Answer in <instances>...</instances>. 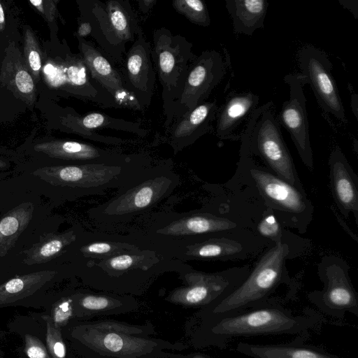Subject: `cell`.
Listing matches in <instances>:
<instances>
[{
	"label": "cell",
	"mask_w": 358,
	"mask_h": 358,
	"mask_svg": "<svg viewBox=\"0 0 358 358\" xmlns=\"http://www.w3.org/2000/svg\"><path fill=\"white\" fill-rule=\"evenodd\" d=\"M180 182L170 160L153 162L119 188L112 198L90 208V218L106 231L120 229L148 214L169 196Z\"/></svg>",
	"instance_id": "obj_1"
},
{
	"label": "cell",
	"mask_w": 358,
	"mask_h": 358,
	"mask_svg": "<svg viewBox=\"0 0 358 358\" xmlns=\"http://www.w3.org/2000/svg\"><path fill=\"white\" fill-rule=\"evenodd\" d=\"M215 316L216 320L209 331L217 345L238 336L302 334L316 325L320 319L310 312L296 315L268 302L241 312Z\"/></svg>",
	"instance_id": "obj_2"
},
{
	"label": "cell",
	"mask_w": 358,
	"mask_h": 358,
	"mask_svg": "<svg viewBox=\"0 0 358 358\" xmlns=\"http://www.w3.org/2000/svg\"><path fill=\"white\" fill-rule=\"evenodd\" d=\"M287 236L269 245L246 279L221 301L213 304L214 315L241 312L267 303L270 296L285 281V263L294 253Z\"/></svg>",
	"instance_id": "obj_3"
},
{
	"label": "cell",
	"mask_w": 358,
	"mask_h": 358,
	"mask_svg": "<svg viewBox=\"0 0 358 358\" xmlns=\"http://www.w3.org/2000/svg\"><path fill=\"white\" fill-rule=\"evenodd\" d=\"M238 169L252 180L266 208L283 227L305 233L313 218L314 206L301 190L256 163L252 156L240 152Z\"/></svg>",
	"instance_id": "obj_4"
},
{
	"label": "cell",
	"mask_w": 358,
	"mask_h": 358,
	"mask_svg": "<svg viewBox=\"0 0 358 358\" xmlns=\"http://www.w3.org/2000/svg\"><path fill=\"white\" fill-rule=\"evenodd\" d=\"M273 109L268 101L253 111L241 134L240 152L259 157L278 177L304 190Z\"/></svg>",
	"instance_id": "obj_5"
},
{
	"label": "cell",
	"mask_w": 358,
	"mask_h": 358,
	"mask_svg": "<svg viewBox=\"0 0 358 358\" xmlns=\"http://www.w3.org/2000/svg\"><path fill=\"white\" fill-rule=\"evenodd\" d=\"M81 16L92 27L91 36L115 64H120L127 43L143 32L129 0H80Z\"/></svg>",
	"instance_id": "obj_6"
},
{
	"label": "cell",
	"mask_w": 358,
	"mask_h": 358,
	"mask_svg": "<svg viewBox=\"0 0 358 358\" xmlns=\"http://www.w3.org/2000/svg\"><path fill=\"white\" fill-rule=\"evenodd\" d=\"M193 44L169 29H156L152 34V58L162 85V99L166 132L173 122V106L178 98L187 71L196 56Z\"/></svg>",
	"instance_id": "obj_7"
},
{
	"label": "cell",
	"mask_w": 358,
	"mask_h": 358,
	"mask_svg": "<svg viewBox=\"0 0 358 358\" xmlns=\"http://www.w3.org/2000/svg\"><path fill=\"white\" fill-rule=\"evenodd\" d=\"M189 266L168 259L150 248L136 249L100 259L81 261V271L90 280L117 282L133 279L145 282L166 271L180 273Z\"/></svg>",
	"instance_id": "obj_8"
},
{
	"label": "cell",
	"mask_w": 358,
	"mask_h": 358,
	"mask_svg": "<svg viewBox=\"0 0 358 358\" xmlns=\"http://www.w3.org/2000/svg\"><path fill=\"white\" fill-rule=\"evenodd\" d=\"M142 328L101 321L73 328V338L97 353L117 358H138L152 352L158 343L143 336Z\"/></svg>",
	"instance_id": "obj_9"
},
{
	"label": "cell",
	"mask_w": 358,
	"mask_h": 358,
	"mask_svg": "<svg viewBox=\"0 0 358 358\" xmlns=\"http://www.w3.org/2000/svg\"><path fill=\"white\" fill-rule=\"evenodd\" d=\"M250 271L248 265L212 273L198 271L189 266L180 273L185 286L173 290L166 299L185 306L213 305L236 289Z\"/></svg>",
	"instance_id": "obj_10"
},
{
	"label": "cell",
	"mask_w": 358,
	"mask_h": 358,
	"mask_svg": "<svg viewBox=\"0 0 358 358\" xmlns=\"http://www.w3.org/2000/svg\"><path fill=\"white\" fill-rule=\"evenodd\" d=\"M271 243L248 228L221 231L206 236L180 250L174 259L234 261L256 256Z\"/></svg>",
	"instance_id": "obj_11"
},
{
	"label": "cell",
	"mask_w": 358,
	"mask_h": 358,
	"mask_svg": "<svg viewBox=\"0 0 358 358\" xmlns=\"http://www.w3.org/2000/svg\"><path fill=\"white\" fill-rule=\"evenodd\" d=\"M318 275L323 288L310 292L309 300L329 315L343 317L349 312L357 316L358 297L347 262L335 255H325L318 264Z\"/></svg>",
	"instance_id": "obj_12"
},
{
	"label": "cell",
	"mask_w": 358,
	"mask_h": 358,
	"mask_svg": "<svg viewBox=\"0 0 358 358\" xmlns=\"http://www.w3.org/2000/svg\"><path fill=\"white\" fill-rule=\"evenodd\" d=\"M225 73L224 62L218 51L206 50L196 56L189 68L181 92L175 101L173 121L206 101Z\"/></svg>",
	"instance_id": "obj_13"
},
{
	"label": "cell",
	"mask_w": 358,
	"mask_h": 358,
	"mask_svg": "<svg viewBox=\"0 0 358 358\" xmlns=\"http://www.w3.org/2000/svg\"><path fill=\"white\" fill-rule=\"evenodd\" d=\"M298 61L301 74L311 87L322 110L345 123L344 107L331 72L333 66L326 54L307 45L299 51Z\"/></svg>",
	"instance_id": "obj_14"
},
{
	"label": "cell",
	"mask_w": 358,
	"mask_h": 358,
	"mask_svg": "<svg viewBox=\"0 0 358 358\" xmlns=\"http://www.w3.org/2000/svg\"><path fill=\"white\" fill-rule=\"evenodd\" d=\"M284 80L289 85V99L283 102L278 120L289 133L301 160L312 171L314 169L313 153L303 89L306 82L301 73L288 74L284 77Z\"/></svg>",
	"instance_id": "obj_15"
},
{
	"label": "cell",
	"mask_w": 358,
	"mask_h": 358,
	"mask_svg": "<svg viewBox=\"0 0 358 358\" xmlns=\"http://www.w3.org/2000/svg\"><path fill=\"white\" fill-rule=\"evenodd\" d=\"M120 71L127 90L144 110L150 106L155 89L156 72L152 58V45L143 32L138 34L126 51Z\"/></svg>",
	"instance_id": "obj_16"
},
{
	"label": "cell",
	"mask_w": 358,
	"mask_h": 358,
	"mask_svg": "<svg viewBox=\"0 0 358 358\" xmlns=\"http://www.w3.org/2000/svg\"><path fill=\"white\" fill-rule=\"evenodd\" d=\"M79 54L92 77L116 101L120 108L142 111L136 99L127 90L115 64L91 41L77 38Z\"/></svg>",
	"instance_id": "obj_17"
},
{
	"label": "cell",
	"mask_w": 358,
	"mask_h": 358,
	"mask_svg": "<svg viewBox=\"0 0 358 358\" xmlns=\"http://www.w3.org/2000/svg\"><path fill=\"white\" fill-rule=\"evenodd\" d=\"M62 123L66 130L80 135L83 138L113 145L127 143V141L111 136L99 135L95 129H110L134 134L145 137L148 131L138 122L110 117L104 113L91 112L80 115L69 112L62 117Z\"/></svg>",
	"instance_id": "obj_18"
},
{
	"label": "cell",
	"mask_w": 358,
	"mask_h": 358,
	"mask_svg": "<svg viewBox=\"0 0 358 358\" xmlns=\"http://www.w3.org/2000/svg\"><path fill=\"white\" fill-rule=\"evenodd\" d=\"M35 150L48 156L71 162V165L118 164L131 159L135 154L101 148L83 142L54 140L37 144Z\"/></svg>",
	"instance_id": "obj_19"
},
{
	"label": "cell",
	"mask_w": 358,
	"mask_h": 358,
	"mask_svg": "<svg viewBox=\"0 0 358 358\" xmlns=\"http://www.w3.org/2000/svg\"><path fill=\"white\" fill-rule=\"evenodd\" d=\"M329 167L331 189L336 205L345 217L352 214L357 224L358 176L338 146L330 153Z\"/></svg>",
	"instance_id": "obj_20"
},
{
	"label": "cell",
	"mask_w": 358,
	"mask_h": 358,
	"mask_svg": "<svg viewBox=\"0 0 358 358\" xmlns=\"http://www.w3.org/2000/svg\"><path fill=\"white\" fill-rule=\"evenodd\" d=\"M218 108L215 100L206 101L173 121L166 134L174 154L192 145L209 131Z\"/></svg>",
	"instance_id": "obj_21"
},
{
	"label": "cell",
	"mask_w": 358,
	"mask_h": 358,
	"mask_svg": "<svg viewBox=\"0 0 358 358\" xmlns=\"http://www.w3.org/2000/svg\"><path fill=\"white\" fill-rule=\"evenodd\" d=\"M80 261L100 259L141 248H150L137 236L103 231H82L77 241Z\"/></svg>",
	"instance_id": "obj_22"
},
{
	"label": "cell",
	"mask_w": 358,
	"mask_h": 358,
	"mask_svg": "<svg viewBox=\"0 0 358 358\" xmlns=\"http://www.w3.org/2000/svg\"><path fill=\"white\" fill-rule=\"evenodd\" d=\"M259 96L250 92L229 94L216 115V136L222 140L240 139L236 134L238 129L243 123H247L259 107Z\"/></svg>",
	"instance_id": "obj_23"
},
{
	"label": "cell",
	"mask_w": 358,
	"mask_h": 358,
	"mask_svg": "<svg viewBox=\"0 0 358 358\" xmlns=\"http://www.w3.org/2000/svg\"><path fill=\"white\" fill-rule=\"evenodd\" d=\"M3 60L0 82L27 103L35 101L36 87L24 58L13 43L6 49Z\"/></svg>",
	"instance_id": "obj_24"
},
{
	"label": "cell",
	"mask_w": 358,
	"mask_h": 358,
	"mask_svg": "<svg viewBox=\"0 0 358 358\" xmlns=\"http://www.w3.org/2000/svg\"><path fill=\"white\" fill-rule=\"evenodd\" d=\"M226 8L233 22L234 32L252 35L255 30L264 27L268 8L266 0H226Z\"/></svg>",
	"instance_id": "obj_25"
},
{
	"label": "cell",
	"mask_w": 358,
	"mask_h": 358,
	"mask_svg": "<svg viewBox=\"0 0 358 358\" xmlns=\"http://www.w3.org/2000/svg\"><path fill=\"white\" fill-rule=\"evenodd\" d=\"M236 350L252 358H339L315 347L283 345H255L240 342Z\"/></svg>",
	"instance_id": "obj_26"
},
{
	"label": "cell",
	"mask_w": 358,
	"mask_h": 358,
	"mask_svg": "<svg viewBox=\"0 0 358 358\" xmlns=\"http://www.w3.org/2000/svg\"><path fill=\"white\" fill-rule=\"evenodd\" d=\"M55 274V271H43L10 280L0 286V306L14 303L33 294Z\"/></svg>",
	"instance_id": "obj_27"
},
{
	"label": "cell",
	"mask_w": 358,
	"mask_h": 358,
	"mask_svg": "<svg viewBox=\"0 0 358 358\" xmlns=\"http://www.w3.org/2000/svg\"><path fill=\"white\" fill-rule=\"evenodd\" d=\"M172 6L193 24L202 27H208L210 24L207 6L201 0H174Z\"/></svg>",
	"instance_id": "obj_28"
},
{
	"label": "cell",
	"mask_w": 358,
	"mask_h": 358,
	"mask_svg": "<svg viewBox=\"0 0 358 358\" xmlns=\"http://www.w3.org/2000/svg\"><path fill=\"white\" fill-rule=\"evenodd\" d=\"M283 227L273 213L266 208L256 225L252 226V230L261 238L275 244L285 238Z\"/></svg>",
	"instance_id": "obj_29"
},
{
	"label": "cell",
	"mask_w": 358,
	"mask_h": 358,
	"mask_svg": "<svg viewBox=\"0 0 358 358\" xmlns=\"http://www.w3.org/2000/svg\"><path fill=\"white\" fill-rule=\"evenodd\" d=\"M24 52L27 68L35 81L38 82L41 69V55L38 41L29 28H27L24 31Z\"/></svg>",
	"instance_id": "obj_30"
},
{
	"label": "cell",
	"mask_w": 358,
	"mask_h": 358,
	"mask_svg": "<svg viewBox=\"0 0 358 358\" xmlns=\"http://www.w3.org/2000/svg\"><path fill=\"white\" fill-rule=\"evenodd\" d=\"M42 317L46 324V344L51 358H66V347L60 328L55 325L49 315Z\"/></svg>",
	"instance_id": "obj_31"
},
{
	"label": "cell",
	"mask_w": 358,
	"mask_h": 358,
	"mask_svg": "<svg viewBox=\"0 0 358 358\" xmlns=\"http://www.w3.org/2000/svg\"><path fill=\"white\" fill-rule=\"evenodd\" d=\"M78 303L84 309L92 311L104 310L121 305L120 301L113 297L91 294L82 295Z\"/></svg>",
	"instance_id": "obj_32"
},
{
	"label": "cell",
	"mask_w": 358,
	"mask_h": 358,
	"mask_svg": "<svg viewBox=\"0 0 358 358\" xmlns=\"http://www.w3.org/2000/svg\"><path fill=\"white\" fill-rule=\"evenodd\" d=\"M24 352L29 358H51L47 348L38 338L26 334Z\"/></svg>",
	"instance_id": "obj_33"
},
{
	"label": "cell",
	"mask_w": 358,
	"mask_h": 358,
	"mask_svg": "<svg viewBox=\"0 0 358 358\" xmlns=\"http://www.w3.org/2000/svg\"><path fill=\"white\" fill-rule=\"evenodd\" d=\"M71 314V300L66 299L57 303L54 307L52 319L55 325L60 328L65 325Z\"/></svg>",
	"instance_id": "obj_34"
},
{
	"label": "cell",
	"mask_w": 358,
	"mask_h": 358,
	"mask_svg": "<svg viewBox=\"0 0 358 358\" xmlns=\"http://www.w3.org/2000/svg\"><path fill=\"white\" fill-rule=\"evenodd\" d=\"M29 2L46 18L48 22H52L57 17V9L56 1L31 0Z\"/></svg>",
	"instance_id": "obj_35"
},
{
	"label": "cell",
	"mask_w": 358,
	"mask_h": 358,
	"mask_svg": "<svg viewBox=\"0 0 358 358\" xmlns=\"http://www.w3.org/2000/svg\"><path fill=\"white\" fill-rule=\"evenodd\" d=\"M20 227V222L15 216H7L0 222V234L10 236L17 232Z\"/></svg>",
	"instance_id": "obj_36"
},
{
	"label": "cell",
	"mask_w": 358,
	"mask_h": 358,
	"mask_svg": "<svg viewBox=\"0 0 358 358\" xmlns=\"http://www.w3.org/2000/svg\"><path fill=\"white\" fill-rule=\"evenodd\" d=\"M91 34L92 27L90 24L86 20L80 17L76 31V38H85L87 36H91Z\"/></svg>",
	"instance_id": "obj_37"
},
{
	"label": "cell",
	"mask_w": 358,
	"mask_h": 358,
	"mask_svg": "<svg viewBox=\"0 0 358 358\" xmlns=\"http://www.w3.org/2000/svg\"><path fill=\"white\" fill-rule=\"evenodd\" d=\"M339 3L346 9L349 10L355 16V19H357V13H358V1H348V0H342L339 1Z\"/></svg>",
	"instance_id": "obj_38"
},
{
	"label": "cell",
	"mask_w": 358,
	"mask_h": 358,
	"mask_svg": "<svg viewBox=\"0 0 358 358\" xmlns=\"http://www.w3.org/2000/svg\"><path fill=\"white\" fill-rule=\"evenodd\" d=\"M139 10L143 14L148 13L157 3L156 0H139L137 1Z\"/></svg>",
	"instance_id": "obj_39"
},
{
	"label": "cell",
	"mask_w": 358,
	"mask_h": 358,
	"mask_svg": "<svg viewBox=\"0 0 358 358\" xmlns=\"http://www.w3.org/2000/svg\"><path fill=\"white\" fill-rule=\"evenodd\" d=\"M358 97L356 94H352V108L354 111L355 116L357 118V105H358Z\"/></svg>",
	"instance_id": "obj_40"
},
{
	"label": "cell",
	"mask_w": 358,
	"mask_h": 358,
	"mask_svg": "<svg viewBox=\"0 0 358 358\" xmlns=\"http://www.w3.org/2000/svg\"><path fill=\"white\" fill-rule=\"evenodd\" d=\"M4 23H5L4 11H3L2 5L0 3V27H3Z\"/></svg>",
	"instance_id": "obj_41"
},
{
	"label": "cell",
	"mask_w": 358,
	"mask_h": 358,
	"mask_svg": "<svg viewBox=\"0 0 358 358\" xmlns=\"http://www.w3.org/2000/svg\"><path fill=\"white\" fill-rule=\"evenodd\" d=\"M192 358H208V357L203 356V355H194Z\"/></svg>",
	"instance_id": "obj_42"
},
{
	"label": "cell",
	"mask_w": 358,
	"mask_h": 358,
	"mask_svg": "<svg viewBox=\"0 0 358 358\" xmlns=\"http://www.w3.org/2000/svg\"><path fill=\"white\" fill-rule=\"evenodd\" d=\"M0 164H1V162H0Z\"/></svg>",
	"instance_id": "obj_43"
}]
</instances>
